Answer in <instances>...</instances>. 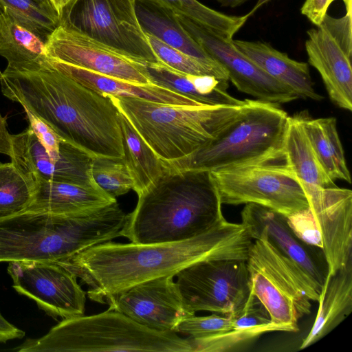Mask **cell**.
<instances>
[{"mask_svg":"<svg viewBox=\"0 0 352 352\" xmlns=\"http://www.w3.org/2000/svg\"><path fill=\"white\" fill-rule=\"evenodd\" d=\"M254 239L241 223L222 219L207 232L175 243L104 242L56 261L88 286L89 298L100 303L113 294L153 279L175 276L206 259L247 260Z\"/></svg>","mask_w":352,"mask_h":352,"instance_id":"cell-1","label":"cell"},{"mask_svg":"<svg viewBox=\"0 0 352 352\" xmlns=\"http://www.w3.org/2000/svg\"><path fill=\"white\" fill-rule=\"evenodd\" d=\"M2 94L92 158H123L119 111L108 95L67 77L47 63L36 70L6 68Z\"/></svg>","mask_w":352,"mask_h":352,"instance_id":"cell-2","label":"cell"},{"mask_svg":"<svg viewBox=\"0 0 352 352\" xmlns=\"http://www.w3.org/2000/svg\"><path fill=\"white\" fill-rule=\"evenodd\" d=\"M165 168V167H164ZM120 236L131 243H175L197 236L224 219L210 171L165 168L140 195Z\"/></svg>","mask_w":352,"mask_h":352,"instance_id":"cell-3","label":"cell"},{"mask_svg":"<svg viewBox=\"0 0 352 352\" xmlns=\"http://www.w3.org/2000/svg\"><path fill=\"white\" fill-rule=\"evenodd\" d=\"M126 216L116 201L82 213L25 210L0 218V263L66 259L120 236Z\"/></svg>","mask_w":352,"mask_h":352,"instance_id":"cell-4","label":"cell"},{"mask_svg":"<svg viewBox=\"0 0 352 352\" xmlns=\"http://www.w3.org/2000/svg\"><path fill=\"white\" fill-rule=\"evenodd\" d=\"M108 96L164 162L184 159L214 139L234 120L241 107L177 106Z\"/></svg>","mask_w":352,"mask_h":352,"instance_id":"cell-5","label":"cell"},{"mask_svg":"<svg viewBox=\"0 0 352 352\" xmlns=\"http://www.w3.org/2000/svg\"><path fill=\"white\" fill-rule=\"evenodd\" d=\"M20 352H192L188 338L144 327L117 311L63 319L47 333L28 339Z\"/></svg>","mask_w":352,"mask_h":352,"instance_id":"cell-6","label":"cell"},{"mask_svg":"<svg viewBox=\"0 0 352 352\" xmlns=\"http://www.w3.org/2000/svg\"><path fill=\"white\" fill-rule=\"evenodd\" d=\"M289 116L278 104L244 100L234 120L188 157L166 168L213 171L265 158L283 148Z\"/></svg>","mask_w":352,"mask_h":352,"instance_id":"cell-7","label":"cell"},{"mask_svg":"<svg viewBox=\"0 0 352 352\" xmlns=\"http://www.w3.org/2000/svg\"><path fill=\"white\" fill-rule=\"evenodd\" d=\"M244 226L254 239L246 260L250 294L265 306L273 323L286 331H298L299 319L310 314L311 301L318 302L320 292L271 243L265 227Z\"/></svg>","mask_w":352,"mask_h":352,"instance_id":"cell-8","label":"cell"},{"mask_svg":"<svg viewBox=\"0 0 352 352\" xmlns=\"http://www.w3.org/2000/svg\"><path fill=\"white\" fill-rule=\"evenodd\" d=\"M210 173L222 204H256L286 217L308 207L301 182L283 148L256 162Z\"/></svg>","mask_w":352,"mask_h":352,"instance_id":"cell-9","label":"cell"},{"mask_svg":"<svg viewBox=\"0 0 352 352\" xmlns=\"http://www.w3.org/2000/svg\"><path fill=\"white\" fill-rule=\"evenodd\" d=\"M301 184L308 207L287 216V223L299 239L322 252L327 274L333 275L352 263V191Z\"/></svg>","mask_w":352,"mask_h":352,"instance_id":"cell-10","label":"cell"},{"mask_svg":"<svg viewBox=\"0 0 352 352\" xmlns=\"http://www.w3.org/2000/svg\"><path fill=\"white\" fill-rule=\"evenodd\" d=\"M136 0H74L59 12L60 23L144 63L160 62L138 21Z\"/></svg>","mask_w":352,"mask_h":352,"instance_id":"cell-11","label":"cell"},{"mask_svg":"<svg viewBox=\"0 0 352 352\" xmlns=\"http://www.w3.org/2000/svg\"><path fill=\"white\" fill-rule=\"evenodd\" d=\"M175 283L186 309L195 314L208 311L232 315L250 295L246 260L206 259L182 269Z\"/></svg>","mask_w":352,"mask_h":352,"instance_id":"cell-12","label":"cell"},{"mask_svg":"<svg viewBox=\"0 0 352 352\" xmlns=\"http://www.w3.org/2000/svg\"><path fill=\"white\" fill-rule=\"evenodd\" d=\"M7 270L13 288L33 300L48 316L65 319L84 315L85 292L77 277L57 263L11 261Z\"/></svg>","mask_w":352,"mask_h":352,"instance_id":"cell-13","label":"cell"},{"mask_svg":"<svg viewBox=\"0 0 352 352\" xmlns=\"http://www.w3.org/2000/svg\"><path fill=\"white\" fill-rule=\"evenodd\" d=\"M175 14L187 32L225 69L229 80L239 91L275 104L298 98L292 89L272 78L239 51L233 39L228 40L184 16Z\"/></svg>","mask_w":352,"mask_h":352,"instance_id":"cell-14","label":"cell"},{"mask_svg":"<svg viewBox=\"0 0 352 352\" xmlns=\"http://www.w3.org/2000/svg\"><path fill=\"white\" fill-rule=\"evenodd\" d=\"M48 58L127 82L151 84L145 63L70 27L59 25L46 42Z\"/></svg>","mask_w":352,"mask_h":352,"instance_id":"cell-15","label":"cell"},{"mask_svg":"<svg viewBox=\"0 0 352 352\" xmlns=\"http://www.w3.org/2000/svg\"><path fill=\"white\" fill-rule=\"evenodd\" d=\"M174 276L148 280L108 296L104 302L136 322L158 331H174L184 318L194 315L183 303Z\"/></svg>","mask_w":352,"mask_h":352,"instance_id":"cell-16","label":"cell"},{"mask_svg":"<svg viewBox=\"0 0 352 352\" xmlns=\"http://www.w3.org/2000/svg\"><path fill=\"white\" fill-rule=\"evenodd\" d=\"M10 159L23 172L34 179L74 184L84 186L98 185L92 179V157L63 140L58 160L50 157L30 126L11 134Z\"/></svg>","mask_w":352,"mask_h":352,"instance_id":"cell-17","label":"cell"},{"mask_svg":"<svg viewBox=\"0 0 352 352\" xmlns=\"http://www.w3.org/2000/svg\"><path fill=\"white\" fill-rule=\"evenodd\" d=\"M244 226L265 227L271 243L312 280L320 293L328 274L322 252L302 242L289 227L287 217L269 208L246 204L241 212Z\"/></svg>","mask_w":352,"mask_h":352,"instance_id":"cell-18","label":"cell"},{"mask_svg":"<svg viewBox=\"0 0 352 352\" xmlns=\"http://www.w3.org/2000/svg\"><path fill=\"white\" fill-rule=\"evenodd\" d=\"M307 34L305 46L309 63L319 72L331 101L351 111V57L322 25L309 30Z\"/></svg>","mask_w":352,"mask_h":352,"instance_id":"cell-19","label":"cell"},{"mask_svg":"<svg viewBox=\"0 0 352 352\" xmlns=\"http://www.w3.org/2000/svg\"><path fill=\"white\" fill-rule=\"evenodd\" d=\"M48 64L82 86L99 94L135 98L171 105H203L179 94L153 84L142 85L127 82L51 58H48Z\"/></svg>","mask_w":352,"mask_h":352,"instance_id":"cell-20","label":"cell"},{"mask_svg":"<svg viewBox=\"0 0 352 352\" xmlns=\"http://www.w3.org/2000/svg\"><path fill=\"white\" fill-rule=\"evenodd\" d=\"M36 186L26 210L56 214L91 211L117 201L98 185L84 186L67 182L35 179Z\"/></svg>","mask_w":352,"mask_h":352,"instance_id":"cell-21","label":"cell"},{"mask_svg":"<svg viewBox=\"0 0 352 352\" xmlns=\"http://www.w3.org/2000/svg\"><path fill=\"white\" fill-rule=\"evenodd\" d=\"M144 73L151 84L179 94L203 105L241 106L244 102L228 93V80L208 75L186 74L161 62L145 63Z\"/></svg>","mask_w":352,"mask_h":352,"instance_id":"cell-22","label":"cell"},{"mask_svg":"<svg viewBox=\"0 0 352 352\" xmlns=\"http://www.w3.org/2000/svg\"><path fill=\"white\" fill-rule=\"evenodd\" d=\"M232 43L266 74L292 89L298 98L317 101L322 98L314 88L307 63L290 58L266 42L232 40Z\"/></svg>","mask_w":352,"mask_h":352,"instance_id":"cell-23","label":"cell"},{"mask_svg":"<svg viewBox=\"0 0 352 352\" xmlns=\"http://www.w3.org/2000/svg\"><path fill=\"white\" fill-rule=\"evenodd\" d=\"M318 302L319 306L315 321L300 349L307 348L321 340L351 314L352 263L333 275H327Z\"/></svg>","mask_w":352,"mask_h":352,"instance_id":"cell-24","label":"cell"},{"mask_svg":"<svg viewBox=\"0 0 352 352\" xmlns=\"http://www.w3.org/2000/svg\"><path fill=\"white\" fill-rule=\"evenodd\" d=\"M135 11L145 34L157 38L206 65L223 67L187 32L172 11L148 0H136Z\"/></svg>","mask_w":352,"mask_h":352,"instance_id":"cell-25","label":"cell"},{"mask_svg":"<svg viewBox=\"0 0 352 352\" xmlns=\"http://www.w3.org/2000/svg\"><path fill=\"white\" fill-rule=\"evenodd\" d=\"M45 45L6 9L0 13V56L7 60L6 68L36 70L46 66L48 56Z\"/></svg>","mask_w":352,"mask_h":352,"instance_id":"cell-26","label":"cell"},{"mask_svg":"<svg viewBox=\"0 0 352 352\" xmlns=\"http://www.w3.org/2000/svg\"><path fill=\"white\" fill-rule=\"evenodd\" d=\"M304 131L321 166L333 181L351 182L344 149L333 117L311 119L300 116Z\"/></svg>","mask_w":352,"mask_h":352,"instance_id":"cell-27","label":"cell"},{"mask_svg":"<svg viewBox=\"0 0 352 352\" xmlns=\"http://www.w3.org/2000/svg\"><path fill=\"white\" fill-rule=\"evenodd\" d=\"M283 148L288 164L302 184L322 188L336 186L319 163L300 116H289Z\"/></svg>","mask_w":352,"mask_h":352,"instance_id":"cell-28","label":"cell"},{"mask_svg":"<svg viewBox=\"0 0 352 352\" xmlns=\"http://www.w3.org/2000/svg\"><path fill=\"white\" fill-rule=\"evenodd\" d=\"M118 117L122 133L123 160L133 181V190L139 195L162 175L165 168L120 111Z\"/></svg>","mask_w":352,"mask_h":352,"instance_id":"cell-29","label":"cell"},{"mask_svg":"<svg viewBox=\"0 0 352 352\" xmlns=\"http://www.w3.org/2000/svg\"><path fill=\"white\" fill-rule=\"evenodd\" d=\"M163 6L173 13L184 16L217 34L232 40L248 17L230 16L212 10L197 0H148Z\"/></svg>","mask_w":352,"mask_h":352,"instance_id":"cell-30","label":"cell"},{"mask_svg":"<svg viewBox=\"0 0 352 352\" xmlns=\"http://www.w3.org/2000/svg\"><path fill=\"white\" fill-rule=\"evenodd\" d=\"M34 178L14 162H0V218L25 211L35 190Z\"/></svg>","mask_w":352,"mask_h":352,"instance_id":"cell-31","label":"cell"},{"mask_svg":"<svg viewBox=\"0 0 352 352\" xmlns=\"http://www.w3.org/2000/svg\"><path fill=\"white\" fill-rule=\"evenodd\" d=\"M0 3L20 24L45 43L59 25L58 12L50 0H0Z\"/></svg>","mask_w":352,"mask_h":352,"instance_id":"cell-32","label":"cell"},{"mask_svg":"<svg viewBox=\"0 0 352 352\" xmlns=\"http://www.w3.org/2000/svg\"><path fill=\"white\" fill-rule=\"evenodd\" d=\"M153 51L160 62L178 72L196 76H212L218 79L229 80L223 67H214L173 48L157 38L146 34Z\"/></svg>","mask_w":352,"mask_h":352,"instance_id":"cell-33","label":"cell"},{"mask_svg":"<svg viewBox=\"0 0 352 352\" xmlns=\"http://www.w3.org/2000/svg\"><path fill=\"white\" fill-rule=\"evenodd\" d=\"M91 174L94 181L114 198L133 189V181L123 158H93Z\"/></svg>","mask_w":352,"mask_h":352,"instance_id":"cell-34","label":"cell"},{"mask_svg":"<svg viewBox=\"0 0 352 352\" xmlns=\"http://www.w3.org/2000/svg\"><path fill=\"white\" fill-rule=\"evenodd\" d=\"M234 327L232 315L212 314L206 316L195 314L182 319L174 332L190 338H204L229 331Z\"/></svg>","mask_w":352,"mask_h":352,"instance_id":"cell-35","label":"cell"},{"mask_svg":"<svg viewBox=\"0 0 352 352\" xmlns=\"http://www.w3.org/2000/svg\"><path fill=\"white\" fill-rule=\"evenodd\" d=\"M351 23L352 14H345L341 18L326 14L321 23L349 57L352 55Z\"/></svg>","mask_w":352,"mask_h":352,"instance_id":"cell-36","label":"cell"},{"mask_svg":"<svg viewBox=\"0 0 352 352\" xmlns=\"http://www.w3.org/2000/svg\"><path fill=\"white\" fill-rule=\"evenodd\" d=\"M29 122V126L50 154L58 156L63 141L58 134L44 121L23 107Z\"/></svg>","mask_w":352,"mask_h":352,"instance_id":"cell-37","label":"cell"},{"mask_svg":"<svg viewBox=\"0 0 352 352\" xmlns=\"http://www.w3.org/2000/svg\"><path fill=\"white\" fill-rule=\"evenodd\" d=\"M336 0H305L300 12L314 25L319 26L323 21L330 5ZM344 4L346 14H352V0H342Z\"/></svg>","mask_w":352,"mask_h":352,"instance_id":"cell-38","label":"cell"},{"mask_svg":"<svg viewBox=\"0 0 352 352\" xmlns=\"http://www.w3.org/2000/svg\"><path fill=\"white\" fill-rule=\"evenodd\" d=\"M25 332L9 322L0 311V342H6L12 339H21Z\"/></svg>","mask_w":352,"mask_h":352,"instance_id":"cell-39","label":"cell"},{"mask_svg":"<svg viewBox=\"0 0 352 352\" xmlns=\"http://www.w3.org/2000/svg\"><path fill=\"white\" fill-rule=\"evenodd\" d=\"M7 129V118L0 114V153L10 156L11 139Z\"/></svg>","mask_w":352,"mask_h":352,"instance_id":"cell-40","label":"cell"},{"mask_svg":"<svg viewBox=\"0 0 352 352\" xmlns=\"http://www.w3.org/2000/svg\"><path fill=\"white\" fill-rule=\"evenodd\" d=\"M222 6L235 8L250 0H216Z\"/></svg>","mask_w":352,"mask_h":352,"instance_id":"cell-41","label":"cell"},{"mask_svg":"<svg viewBox=\"0 0 352 352\" xmlns=\"http://www.w3.org/2000/svg\"><path fill=\"white\" fill-rule=\"evenodd\" d=\"M271 0H258L256 5L253 8V9L249 12V14L251 16L254 12H256L260 7L263 5L267 3Z\"/></svg>","mask_w":352,"mask_h":352,"instance_id":"cell-42","label":"cell"},{"mask_svg":"<svg viewBox=\"0 0 352 352\" xmlns=\"http://www.w3.org/2000/svg\"><path fill=\"white\" fill-rule=\"evenodd\" d=\"M51 3L53 4L57 12H60V0H50Z\"/></svg>","mask_w":352,"mask_h":352,"instance_id":"cell-43","label":"cell"},{"mask_svg":"<svg viewBox=\"0 0 352 352\" xmlns=\"http://www.w3.org/2000/svg\"><path fill=\"white\" fill-rule=\"evenodd\" d=\"M72 0H60V10L61 9L66 6L68 3H69Z\"/></svg>","mask_w":352,"mask_h":352,"instance_id":"cell-44","label":"cell"},{"mask_svg":"<svg viewBox=\"0 0 352 352\" xmlns=\"http://www.w3.org/2000/svg\"><path fill=\"white\" fill-rule=\"evenodd\" d=\"M3 11H4V8H3V7L0 3V13H1Z\"/></svg>","mask_w":352,"mask_h":352,"instance_id":"cell-45","label":"cell"},{"mask_svg":"<svg viewBox=\"0 0 352 352\" xmlns=\"http://www.w3.org/2000/svg\"><path fill=\"white\" fill-rule=\"evenodd\" d=\"M36 1H40V2H43V1H46V0H36Z\"/></svg>","mask_w":352,"mask_h":352,"instance_id":"cell-46","label":"cell"},{"mask_svg":"<svg viewBox=\"0 0 352 352\" xmlns=\"http://www.w3.org/2000/svg\"><path fill=\"white\" fill-rule=\"evenodd\" d=\"M73 1H74V0H72L70 2ZM70 2H69V3H70ZM67 4H68V3H67Z\"/></svg>","mask_w":352,"mask_h":352,"instance_id":"cell-47","label":"cell"}]
</instances>
